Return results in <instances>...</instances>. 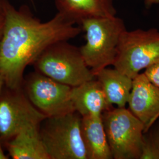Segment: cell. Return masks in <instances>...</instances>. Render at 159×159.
<instances>
[{
	"label": "cell",
	"mask_w": 159,
	"mask_h": 159,
	"mask_svg": "<svg viewBox=\"0 0 159 159\" xmlns=\"http://www.w3.org/2000/svg\"><path fill=\"white\" fill-rule=\"evenodd\" d=\"M71 99L75 111L81 116L100 117L104 111L113 107L96 78L72 87Z\"/></svg>",
	"instance_id": "10"
},
{
	"label": "cell",
	"mask_w": 159,
	"mask_h": 159,
	"mask_svg": "<svg viewBox=\"0 0 159 159\" xmlns=\"http://www.w3.org/2000/svg\"><path fill=\"white\" fill-rule=\"evenodd\" d=\"M40 125L25 127L6 144L13 159H50L42 142Z\"/></svg>",
	"instance_id": "12"
},
{
	"label": "cell",
	"mask_w": 159,
	"mask_h": 159,
	"mask_svg": "<svg viewBox=\"0 0 159 159\" xmlns=\"http://www.w3.org/2000/svg\"><path fill=\"white\" fill-rule=\"evenodd\" d=\"M80 25L85 33V44L80 50L95 75L101 70L113 65L120 37L126 30L125 24L121 18L114 16L89 18Z\"/></svg>",
	"instance_id": "2"
},
{
	"label": "cell",
	"mask_w": 159,
	"mask_h": 159,
	"mask_svg": "<svg viewBox=\"0 0 159 159\" xmlns=\"http://www.w3.org/2000/svg\"><path fill=\"white\" fill-rule=\"evenodd\" d=\"M58 12L80 25L89 18L116 16L114 0H54Z\"/></svg>",
	"instance_id": "11"
},
{
	"label": "cell",
	"mask_w": 159,
	"mask_h": 159,
	"mask_svg": "<svg viewBox=\"0 0 159 159\" xmlns=\"http://www.w3.org/2000/svg\"><path fill=\"white\" fill-rule=\"evenodd\" d=\"M81 131L87 159H113L103 125L102 116H82Z\"/></svg>",
	"instance_id": "13"
},
{
	"label": "cell",
	"mask_w": 159,
	"mask_h": 159,
	"mask_svg": "<svg viewBox=\"0 0 159 159\" xmlns=\"http://www.w3.org/2000/svg\"><path fill=\"white\" fill-rule=\"evenodd\" d=\"M6 22L0 42V74L6 87H22L24 73L29 65L52 44L68 41L82 31L80 26L57 12L41 22L23 10L3 1Z\"/></svg>",
	"instance_id": "1"
},
{
	"label": "cell",
	"mask_w": 159,
	"mask_h": 159,
	"mask_svg": "<svg viewBox=\"0 0 159 159\" xmlns=\"http://www.w3.org/2000/svg\"><path fill=\"white\" fill-rule=\"evenodd\" d=\"M129 110L144 125V132L159 119V87L144 73L133 79V87L127 102Z\"/></svg>",
	"instance_id": "9"
},
{
	"label": "cell",
	"mask_w": 159,
	"mask_h": 159,
	"mask_svg": "<svg viewBox=\"0 0 159 159\" xmlns=\"http://www.w3.org/2000/svg\"><path fill=\"white\" fill-rule=\"evenodd\" d=\"M114 159H140L144 125L125 107H112L102 114Z\"/></svg>",
	"instance_id": "6"
},
{
	"label": "cell",
	"mask_w": 159,
	"mask_h": 159,
	"mask_svg": "<svg viewBox=\"0 0 159 159\" xmlns=\"http://www.w3.org/2000/svg\"><path fill=\"white\" fill-rule=\"evenodd\" d=\"M6 19L3 11L0 12V42L2 39L5 27Z\"/></svg>",
	"instance_id": "17"
},
{
	"label": "cell",
	"mask_w": 159,
	"mask_h": 159,
	"mask_svg": "<svg viewBox=\"0 0 159 159\" xmlns=\"http://www.w3.org/2000/svg\"><path fill=\"white\" fill-rule=\"evenodd\" d=\"M140 159H159V119L143 133Z\"/></svg>",
	"instance_id": "15"
},
{
	"label": "cell",
	"mask_w": 159,
	"mask_h": 159,
	"mask_svg": "<svg viewBox=\"0 0 159 159\" xmlns=\"http://www.w3.org/2000/svg\"><path fill=\"white\" fill-rule=\"evenodd\" d=\"M2 141L0 138V159H8V157L6 155L2 146Z\"/></svg>",
	"instance_id": "19"
},
{
	"label": "cell",
	"mask_w": 159,
	"mask_h": 159,
	"mask_svg": "<svg viewBox=\"0 0 159 159\" xmlns=\"http://www.w3.org/2000/svg\"><path fill=\"white\" fill-rule=\"evenodd\" d=\"M60 41L47 48L33 63L35 71L59 83L74 87L95 79L80 47Z\"/></svg>",
	"instance_id": "3"
},
{
	"label": "cell",
	"mask_w": 159,
	"mask_h": 159,
	"mask_svg": "<svg viewBox=\"0 0 159 159\" xmlns=\"http://www.w3.org/2000/svg\"><path fill=\"white\" fill-rule=\"evenodd\" d=\"M3 1L4 0H0V12L3 11Z\"/></svg>",
	"instance_id": "21"
},
{
	"label": "cell",
	"mask_w": 159,
	"mask_h": 159,
	"mask_svg": "<svg viewBox=\"0 0 159 159\" xmlns=\"http://www.w3.org/2000/svg\"><path fill=\"white\" fill-rule=\"evenodd\" d=\"M144 4L147 7H150L154 5L159 4V0H143Z\"/></svg>",
	"instance_id": "18"
},
{
	"label": "cell",
	"mask_w": 159,
	"mask_h": 159,
	"mask_svg": "<svg viewBox=\"0 0 159 159\" xmlns=\"http://www.w3.org/2000/svg\"><path fill=\"white\" fill-rule=\"evenodd\" d=\"M108 102L125 107L133 87V79L116 68H103L96 75Z\"/></svg>",
	"instance_id": "14"
},
{
	"label": "cell",
	"mask_w": 159,
	"mask_h": 159,
	"mask_svg": "<svg viewBox=\"0 0 159 159\" xmlns=\"http://www.w3.org/2000/svg\"><path fill=\"white\" fill-rule=\"evenodd\" d=\"M22 88L30 102L46 117L75 111L71 99L72 87L37 71L24 78Z\"/></svg>",
	"instance_id": "7"
},
{
	"label": "cell",
	"mask_w": 159,
	"mask_h": 159,
	"mask_svg": "<svg viewBox=\"0 0 159 159\" xmlns=\"http://www.w3.org/2000/svg\"><path fill=\"white\" fill-rule=\"evenodd\" d=\"M77 111L47 117L41 123L42 142L50 159H87Z\"/></svg>",
	"instance_id": "4"
},
{
	"label": "cell",
	"mask_w": 159,
	"mask_h": 159,
	"mask_svg": "<svg viewBox=\"0 0 159 159\" xmlns=\"http://www.w3.org/2000/svg\"><path fill=\"white\" fill-rule=\"evenodd\" d=\"M46 116L30 102L22 87L6 85L0 94V138L8 142L25 127L40 125Z\"/></svg>",
	"instance_id": "8"
},
{
	"label": "cell",
	"mask_w": 159,
	"mask_h": 159,
	"mask_svg": "<svg viewBox=\"0 0 159 159\" xmlns=\"http://www.w3.org/2000/svg\"><path fill=\"white\" fill-rule=\"evenodd\" d=\"M5 86V83H4V80L3 79L2 75L0 74V94L1 93V91L2 90L3 88Z\"/></svg>",
	"instance_id": "20"
},
{
	"label": "cell",
	"mask_w": 159,
	"mask_h": 159,
	"mask_svg": "<svg viewBox=\"0 0 159 159\" xmlns=\"http://www.w3.org/2000/svg\"><path fill=\"white\" fill-rule=\"evenodd\" d=\"M159 60V31L157 29H127L120 39L113 66L132 79Z\"/></svg>",
	"instance_id": "5"
},
{
	"label": "cell",
	"mask_w": 159,
	"mask_h": 159,
	"mask_svg": "<svg viewBox=\"0 0 159 159\" xmlns=\"http://www.w3.org/2000/svg\"><path fill=\"white\" fill-rule=\"evenodd\" d=\"M143 73L153 84L159 87V60L144 70Z\"/></svg>",
	"instance_id": "16"
}]
</instances>
